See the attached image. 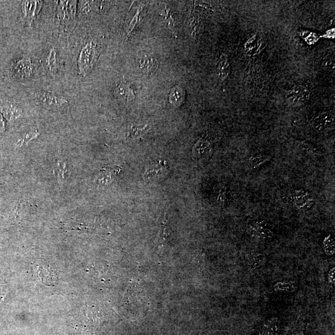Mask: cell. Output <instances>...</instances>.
<instances>
[{"mask_svg": "<svg viewBox=\"0 0 335 335\" xmlns=\"http://www.w3.org/2000/svg\"><path fill=\"white\" fill-rule=\"evenodd\" d=\"M38 135L39 133L38 130L26 133V134L23 136L21 139L18 141L17 145H16V147L20 148L24 145H28L29 143H30L31 140L35 139V138L38 137Z\"/></svg>", "mask_w": 335, "mask_h": 335, "instance_id": "cell-25", "label": "cell"}, {"mask_svg": "<svg viewBox=\"0 0 335 335\" xmlns=\"http://www.w3.org/2000/svg\"><path fill=\"white\" fill-rule=\"evenodd\" d=\"M96 56V46L93 42L83 47L78 59V69L80 75L85 76L90 71L95 62Z\"/></svg>", "mask_w": 335, "mask_h": 335, "instance_id": "cell-1", "label": "cell"}, {"mask_svg": "<svg viewBox=\"0 0 335 335\" xmlns=\"http://www.w3.org/2000/svg\"><path fill=\"white\" fill-rule=\"evenodd\" d=\"M5 122L4 118L1 113H0V133L4 131L5 130Z\"/></svg>", "mask_w": 335, "mask_h": 335, "instance_id": "cell-29", "label": "cell"}, {"mask_svg": "<svg viewBox=\"0 0 335 335\" xmlns=\"http://www.w3.org/2000/svg\"><path fill=\"white\" fill-rule=\"evenodd\" d=\"M261 46V42L257 37H253L245 44V51L250 56L258 54Z\"/></svg>", "mask_w": 335, "mask_h": 335, "instance_id": "cell-18", "label": "cell"}, {"mask_svg": "<svg viewBox=\"0 0 335 335\" xmlns=\"http://www.w3.org/2000/svg\"><path fill=\"white\" fill-rule=\"evenodd\" d=\"M213 152V145L208 140L200 138L194 146L193 154L194 158L199 159L208 158Z\"/></svg>", "mask_w": 335, "mask_h": 335, "instance_id": "cell-7", "label": "cell"}, {"mask_svg": "<svg viewBox=\"0 0 335 335\" xmlns=\"http://www.w3.org/2000/svg\"><path fill=\"white\" fill-rule=\"evenodd\" d=\"M295 144L300 150L308 155L313 156H321L324 155L323 151L310 142L303 140H298L296 141Z\"/></svg>", "mask_w": 335, "mask_h": 335, "instance_id": "cell-13", "label": "cell"}, {"mask_svg": "<svg viewBox=\"0 0 335 335\" xmlns=\"http://www.w3.org/2000/svg\"><path fill=\"white\" fill-rule=\"evenodd\" d=\"M117 98L126 100L127 103H132L135 98V91L131 85L125 82H120L114 90Z\"/></svg>", "mask_w": 335, "mask_h": 335, "instance_id": "cell-8", "label": "cell"}, {"mask_svg": "<svg viewBox=\"0 0 335 335\" xmlns=\"http://www.w3.org/2000/svg\"><path fill=\"white\" fill-rule=\"evenodd\" d=\"M161 15L167 26L174 30L175 28V22L169 5L166 4L163 5L161 10Z\"/></svg>", "mask_w": 335, "mask_h": 335, "instance_id": "cell-20", "label": "cell"}, {"mask_svg": "<svg viewBox=\"0 0 335 335\" xmlns=\"http://www.w3.org/2000/svg\"><path fill=\"white\" fill-rule=\"evenodd\" d=\"M251 231L254 237L260 240H268L273 237V233L264 226L262 222H255L251 225Z\"/></svg>", "mask_w": 335, "mask_h": 335, "instance_id": "cell-12", "label": "cell"}, {"mask_svg": "<svg viewBox=\"0 0 335 335\" xmlns=\"http://www.w3.org/2000/svg\"><path fill=\"white\" fill-rule=\"evenodd\" d=\"M46 67L50 72L54 73L56 71L57 67V52L55 49L50 50L46 60Z\"/></svg>", "mask_w": 335, "mask_h": 335, "instance_id": "cell-22", "label": "cell"}, {"mask_svg": "<svg viewBox=\"0 0 335 335\" xmlns=\"http://www.w3.org/2000/svg\"><path fill=\"white\" fill-rule=\"evenodd\" d=\"M148 130V125H132L128 128L125 137L127 139H136L142 137Z\"/></svg>", "mask_w": 335, "mask_h": 335, "instance_id": "cell-14", "label": "cell"}, {"mask_svg": "<svg viewBox=\"0 0 335 335\" xmlns=\"http://www.w3.org/2000/svg\"><path fill=\"white\" fill-rule=\"evenodd\" d=\"M280 321L275 317L268 319L261 326L260 335H279Z\"/></svg>", "mask_w": 335, "mask_h": 335, "instance_id": "cell-10", "label": "cell"}, {"mask_svg": "<svg viewBox=\"0 0 335 335\" xmlns=\"http://www.w3.org/2000/svg\"><path fill=\"white\" fill-rule=\"evenodd\" d=\"M38 2L25 1L23 2V12L25 19L28 22H33L38 10Z\"/></svg>", "mask_w": 335, "mask_h": 335, "instance_id": "cell-15", "label": "cell"}, {"mask_svg": "<svg viewBox=\"0 0 335 335\" xmlns=\"http://www.w3.org/2000/svg\"><path fill=\"white\" fill-rule=\"evenodd\" d=\"M185 91L180 86H175L169 95V101L173 106L179 107L185 100Z\"/></svg>", "mask_w": 335, "mask_h": 335, "instance_id": "cell-16", "label": "cell"}, {"mask_svg": "<svg viewBox=\"0 0 335 335\" xmlns=\"http://www.w3.org/2000/svg\"><path fill=\"white\" fill-rule=\"evenodd\" d=\"M140 69L143 74L146 76L152 75L158 68V63L152 56H144L139 60Z\"/></svg>", "mask_w": 335, "mask_h": 335, "instance_id": "cell-9", "label": "cell"}, {"mask_svg": "<svg viewBox=\"0 0 335 335\" xmlns=\"http://www.w3.org/2000/svg\"><path fill=\"white\" fill-rule=\"evenodd\" d=\"M310 123L314 129L322 131L334 124V117L328 112H321L314 117Z\"/></svg>", "mask_w": 335, "mask_h": 335, "instance_id": "cell-6", "label": "cell"}, {"mask_svg": "<svg viewBox=\"0 0 335 335\" xmlns=\"http://www.w3.org/2000/svg\"><path fill=\"white\" fill-rule=\"evenodd\" d=\"M271 158V156L265 155V154H259V155L251 157L249 159V163L253 169H256L269 161Z\"/></svg>", "mask_w": 335, "mask_h": 335, "instance_id": "cell-24", "label": "cell"}, {"mask_svg": "<svg viewBox=\"0 0 335 335\" xmlns=\"http://www.w3.org/2000/svg\"><path fill=\"white\" fill-rule=\"evenodd\" d=\"M36 97L44 106L51 109H62L69 103L66 99L49 93H39Z\"/></svg>", "mask_w": 335, "mask_h": 335, "instance_id": "cell-4", "label": "cell"}, {"mask_svg": "<svg viewBox=\"0 0 335 335\" xmlns=\"http://www.w3.org/2000/svg\"><path fill=\"white\" fill-rule=\"evenodd\" d=\"M3 111L5 116L10 120L18 118L21 115V110L14 104L6 103L3 108Z\"/></svg>", "mask_w": 335, "mask_h": 335, "instance_id": "cell-21", "label": "cell"}, {"mask_svg": "<svg viewBox=\"0 0 335 335\" xmlns=\"http://www.w3.org/2000/svg\"><path fill=\"white\" fill-rule=\"evenodd\" d=\"M189 28L190 35L193 38H196L200 33L201 23L200 18L195 14L191 15L189 21Z\"/></svg>", "mask_w": 335, "mask_h": 335, "instance_id": "cell-19", "label": "cell"}, {"mask_svg": "<svg viewBox=\"0 0 335 335\" xmlns=\"http://www.w3.org/2000/svg\"><path fill=\"white\" fill-rule=\"evenodd\" d=\"M169 171L165 161H154L146 168L144 177L148 180L160 181L166 177Z\"/></svg>", "mask_w": 335, "mask_h": 335, "instance_id": "cell-3", "label": "cell"}, {"mask_svg": "<svg viewBox=\"0 0 335 335\" xmlns=\"http://www.w3.org/2000/svg\"><path fill=\"white\" fill-rule=\"evenodd\" d=\"M141 12H142V9L138 10L137 13H136L135 15L134 16V17L133 18L131 22H130L129 28H128L126 31L127 39L129 38V36L131 35L132 31L134 30L135 26H137L138 20H139Z\"/></svg>", "mask_w": 335, "mask_h": 335, "instance_id": "cell-26", "label": "cell"}, {"mask_svg": "<svg viewBox=\"0 0 335 335\" xmlns=\"http://www.w3.org/2000/svg\"><path fill=\"white\" fill-rule=\"evenodd\" d=\"M231 67L228 57L225 54L219 57L217 63V73L219 78L222 81L226 80L229 77Z\"/></svg>", "mask_w": 335, "mask_h": 335, "instance_id": "cell-11", "label": "cell"}, {"mask_svg": "<svg viewBox=\"0 0 335 335\" xmlns=\"http://www.w3.org/2000/svg\"><path fill=\"white\" fill-rule=\"evenodd\" d=\"M34 72V66L30 59L23 58L18 60L13 65L12 74L13 77L25 79L32 76Z\"/></svg>", "mask_w": 335, "mask_h": 335, "instance_id": "cell-5", "label": "cell"}, {"mask_svg": "<svg viewBox=\"0 0 335 335\" xmlns=\"http://www.w3.org/2000/svg\"><path fill=\"white\" fill-rule=\"evenodd\" d=\"M170 229L169 226L165 222L162 224L160 229H159L158 237H157V243L159 247H163L164 243L166 242L168 238L169 237Z\"/></svg>", "mask_w": 335, "mask_h": 335, "instance_id": "cell-23", "label": "cell"}, {"mask_svg": "<svg viewBox=\"0 0 335 335\" xmlns=\"http://www.w3.org/2000/svg\"><path fill=\"white\" fill-rule=\"evenodd\" d=\"M226 200V191L225 188H222L219 191L218 197H217V203L224 204Z\"/></svg>", "mask_w": 335, "mask_h": 335, "instance_id": "cell-28", "label": "cell"}, {"mask_svg": "<svg viewBox=\"0 0 335 335\" xmlns=\"http://www.w3.org/2000/svg\"><path fill=\"white\" fill-rule=\"evenodd\" d=\"M56 170L57 175H58L59 179H60L62 180H64V175L67 172L66 164H65V162L58 161Z\"/></svg>", "mask_w": 335, "mask_h": 335, "instance_id": "cell-27", "label": "cell"}, {"mask_svg": "<svg viewBox=\"0 0 335 335\" xmlns=\"http://www.w3.org/2000/svg\"><path fill=\"white\" fill-rule=\"evenodd\" d=\"M310 96V91L302 85H295L286 93V100L289 106L298 107L307 103Z\"/></svg>", "mask_w": 335, "mask_h": 335, "instance_id": "cell-2", "label": "cell"}, {"mask_svg": "<svg viewBox=\"0 0 335 335\" xmlns=\"http://www.w3.org/2000/svg\"><path fill=\"white\" fill-rule=\"evenodd\" d=\"M75 2H62L61 4V17L63 20L69 21L75 16Z\"/></svg>", "mask_w": 335, "mask_h": 335, "instance_id": "cell-17", "label": "cell"}]
</instances>
